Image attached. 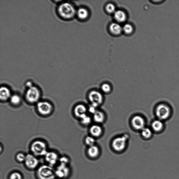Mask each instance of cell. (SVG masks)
<instances>
[{
	"mask_svg": "<svg viewBox=\"0 0 179 179\" xmlns=\"http://www.w3.org/2000/svg\"><path fill=\"white\" fill-rule=\"evenodd\" d=\"M101 88L103 91L105 93H108L111 91V88L110 85L108 84H103Z\"/></svg>",
	"mask_w": 179,
	"mask_h": 179,
	"instance_id": "f1b7e54d",
	"label": "cell"
},
{
	"mask_svg": "<svg viewBox=\"0 0 179 179\" xmlns=\"http://www.w3.org/2000/svg\"><path fill=\"white\" fill-rule=\"evenodd\" d=\"M93 119L96 122L98 123H102L105 119L104 114L102 112L97 111L93 115Z\"/></svg>",
	"mask_w": 179,
	"mask_h": 179,
	"instance_id": "ffe728a7",
	"label": "cell"
},
{
	"mask_svg": "<svg viewBox=\"0 0 179 179\" xmlns=\"http://www.w3.org/2000/svg\"><path fill=\"white\" fill-rule=\"evenodd\" d=\"M165 2V1H163V0H157V1L155 0V1H152L153 3L156 5H160L162 4Z\"/></svg>",
	"mask_w": 179,
	"mask_h": 179,
	"instance_id": "d6a6232c",
	"label": "cell"
},
{
	"mask_svg": "<svg viewBox=\"0 0 179 179\" xmlns=\"http://www.w3.org/2000/svg\"><path fill=\"white\" fill-rule=\"evenodd\" d=\"M76 15L79 19L85 20L88 17L89 12L86 9L84 8H79L77 10Z\"/></svg>",
	"mask_w": 179,
	"mask_h": 179,
	"instance_id": "ac0fdd59",
	"label": "cell"
},
{
	"mask_svg": "<svg viewBox=\"0 0 179 179\" xmlns=\"http://www.w3.org/2000/svg\"><path fill=\"white\" fill-rule=\"evenodd\" d=\"M70 170L68 165L59 163L55 170L56 177L59 179H65L68 177Z\"/></svg>",
	"mask_w": 179,
	"mask_h": 179,
	"instance_id": "8992f818",
	"label": "cell"
},
{
	"mask_svg": "<svg viewBox=\"0 0 179 179\" xmlns=\"http://www.w3.org/2000/svg\"><path fill=\"white\" fill-rule=\"evenodd\" d=\"M38 179H55V170L49 165H43L39 167L36 172Z\"/></svg>",
	"mask_w": 179,
	"mask_h": 179,
	"instance_id": "7a4b0ae2",
	"label": "cell"
},
{
	"mask_svg": "<svg viewBox=\"0 0 179 179\" xmlns=\"http://www.w3.org/2000/svg\"><path fill=\"white\" fill-rule=\"evenodd\" d=\"M123 30L126 34H130L133 32V28L131 25L127 24L124 25Z\"/></svg>",
	"mask_w": 179,
	"mask_h": 179,
	"instance_id": "cb8c5ba5",
	"label": "cell"
},
{
	"mask_svg": "<svg viewBox=\"0 0 179 179\" xmlns=\"http://www.w3.org/2000/svg\"><path fill=\"white\" fill-rule=\"evenodd\" d=\"M128 137V135L126 134L114 140L112 142V147L114 149L118 152L122 151L126 146V142Z\"/></svg>",
	"mask_w": 179,
	"mask_h": 179,
	"instance_id": "52a82bcc",
	"label": "cell"
},
{
	"mask_svg": "<svg viewBox=\"0 0 179 179\" xmlns=\"http://www.w3.org/2000/svg\"><path fill=\"white\" fill-rule=\"evenodd\" d=\"M10 100L12 104L15 105H19L21 101V99L19 96L17 95L11 96Z\"/></svg>",
	"mask_w": 179,
	"mask_h": 179,
	"instance_id": "603a6c76",
	"label": "cell"
},
{
	"mask_svg": "<svg viewBox=\"0 0 179 179\" xmlns=\"http://www.w3.org/2000/svg\"><path fill=\"white\" fill-rule=\"evenodd\" d=\"M89 98L92 104V105L96 108H97L103 102V96L99 92L93 91L90 93Z\"/></svg>",
	"mask_w": 179,
	"mask_h": 179,
	"instance_id": "30bf717a",
	"label": "cell"
},
{
	"mask_svg": "<svg viewBox=\"0 0 179 179\" xmlns=\"http://www.w3.org/2000/svg\"><path fill=\"white\" fill-rule=\"evenodd\" d=\"M26 155L22 153H19L16 156V159L17 161L19 163H24L26 158Z\"/></svg>",
	"mask_w": 179,
	"mask_h": 179,
	"instance_id": "d4e9b609",
	"label": "cell"
},
{
	"mask_svg": "<svg viewBox=\"0 0 179 179\" xmlns=\"http://www.w3.org/2000/svg\"><path fill=\"white\" fill-rule=\"evenodd\" d=\"M40 97V92L37 87L33 86L28 88L26 93V100L31 103H35L38 102Z\"/></svg>",
	"mask_w": 179,
	"mask_h": 179,
	"instance_id": "5b68a950",
	"label": "cell"
},
{
	"mask_svg": "<svg viewBox=\"0 0 179 179\" xmlns=\"http://www.w3.org/2000/svg\"><path fill=\"white\" fill-rule=\"evenodd\" d=\"M39 161L34 155L28 154L26 155L24 162L26 167L30 170H34L37 168L39 165Z\"/></svg>",
	"mask_w": 179,
	"mask_h": 179,
	"instance_id": "9c48e42d",
	"label": "cell"
},
{
	"mask_svg": "<svg viewBox=\"0 0 179 179\" xmlns=\"http://www.w3.org/2000/svg\"><path fill=\"white\" fill-rule=\"evenodd\" d=\"M46 161L48 165L53 167L59 162V157L58 154L53 152H48L45 156Z\"/></svg>",
	"mask_w": 179,
	"mask_h": 179,
	"instance_id": "8fae6325",
	"label": "cell"
},
{
	"mask_svg": "<svg viewBox=\"0 0 179 179\" xmlns=\"http://www.w3.org/2000/svg\"><path fill=\"white\" fill-rule=\"evenodd\" d=\"M87 108L83 105L79 104L75 108L74 113L77 117L81 119L84 118L87 116Z\"/></svg>",
	"mask_w": 179,
	"mask_h": 179,
	"instance_id": "4fadbf2b",
	"label": "cell"
},
{
	"mask_svg": "<svg viewBox=\"0 0 179 179\" xmlns=\"http://www.w3.org/2000/svg\"><path fill=\"white\" fill-rule=\"evenodd\" d=\"M152 128L154 132H159L162 131L164 128V124L162 121L158 119L153 121L152 124Z\"/></svg>",
	"mask_w": 179,
	"mask_h": 179,
	"instance_id": "9a60e30c",
	"label": "cell"
},
{
	"mask_svg": "<svg viewBox=\"0 0 179 179\" xmlns=\"http://www.w3.org/2000/svg\"><path fill=\"white\" fill-rule=\"evenodd\" d=\"M91 133L95 137H98L100 136L102 133V129L99 126L94 125L92 126L90 129Z\"/></svg>",
	"mask_w": 179,
	"mask_h": 179,
	"instance_id": "d6986e66",
	"label": "cell"
},
{
	"mask_svg": "<svg viewBox=\"0 0 179 179\" xmlns=\"http://www.w3.org/2000/svg\"><path fill=\"white\" fill-rule=\"evenodd\" d=\"M59 163L68 165L69 163V159L67 157H61L59 158Z\"/></svg>",
	"mask_w": 179,
	"mask_h": 179,
	"instance_id": "4dcf8cb0",
	"label": "cell"
},
{
	"mask_svg": "<svg viewBox=\"0 0 179 179\" xmlns=\"http://www.w3.org/2000/svg\"><path fill=\"white\" fill-rule=\"evenodd\" d=\"M37 108L41 115L47 116L50 115L53 110V106L50 103L47 102H40L38 103Z\"/></svg>",
	"mask_w": 179,
	"mask_h": 179,
	"instance_id": "ba28073f",
	"label": "cell"
},
{
	"mask_svg": "<svg viewBox=\"0 0 179 179\" xmlns=\"http://www.w3.org/2000/svg\"><path fill=\"white\" fill-rule=\"evenodd\" d=\"M77 10L71 2L67 1L59 2L56 8V14L59 19L67 21L73 19Z\"/></svg>",
	"mask_w": 179,
	"mask_h": 179,
	"instance_id": "6da1fadb",
	"label": "cell"
},
{
	"mask_svg": "<svg viewBox=\"0 0 179 179\" xmlns=\"http://www.w3.org/2000/svg\"><path fill=\"white\" fill-rule=\"evenodd\" d=\"M145 124L144 119L140 116H136L132 119V125L136 130L143 129L144 128Z\"/></svg>",
	"mask_w": 179,
	"mask_h": 179,
	"instance_id": "7c38bea8",
	"label": "cell"
},
{
	"mask_svg": "<svg viewBox=\"0 0 179 179\" xmlns=\"http://www.w3.org/2000/svg\"><path fill=\"white\" fill-rule=\"evenodd\" d=\"M171 111L170 108L165 104L158 105L155 110V114L158 119L163 121L170 117Z\"/></svg>",
	"mask_w": 179,
	"mask_h": 179,
	"instance_id": "277c9868",
	"label": "cell"
},
{
	"mask_svg": "<svg viewBox=\"0 0 179 179\" xmlns=\"http://www.w3.org/2000/svg\"><path fill=\"white\" fill-rule=\"evenodd\" d=\"M88 153L91 157H96L99 153V148L95 145L90 146L88 150Z\"/></svg>",
	"mask_w": 179,
	"mask_h": 179,
	"instance_id": "44dd1931",
	"label": "cell"
},
{
	"mask_svg": "<svg viewBox=\"0 0 179 179\" xmlns=\"http://www.w3.org/2000/svg\"><path fill=\"white\" fill-rule=\"evenodd\" d=\"M106 11L109 13L112 14L115 13L116 11V7L115 6L112 4L110 3L107 4L106 7Z\"/></svg>",
	"mask_w": 179,
	"mask_h": 179,
	"instance_id": "4316f807",
	"label": "cell"
},
{
	"mask_svg": "<svg viewBox=\"0 0 179 179\" xmlns=\"http://www.w3.org/2000/svg\"><path fill=\"white\" fill-rule=\"evenodd\" d=\"M89 111L90 113L94 115L97 111L96 110V108L94 107V106L92 105L89 108Z\"/></svg>",
	"mask_w": 179,
	"mask_h": 179,
	"instance_id": "1f68e13d",
	"label": "cell"
},
{
	"mask_svg": "<svg viewBox=\"0 0 179 179\" xmlns=\"http://www.w3.org/2000/svg\"><path fill=\"white\" fill-rule=\"evenodd\" d=\"M11 96V92L7 87H2L0 89V98L2 101H6L10 99Z\"/></svg>",
	"mask_w": 179,
	"mask_h": 179,
	"instance_id": "5bb4252c",
	"label": "cell"
},
{
	"mask_svg": "<svg viewBox=\"0 0 179 179\" xmlns=\"http://www.w3.org/2000/svg\"><path fill=\"white\" fill-rule=\"evenodd\" d=\"M110 32L113 34L116 35H120L123 31V28L121 26L116 23H113L110 26Z\"/></svg>",
	"mask_w": 179,
	"mask_h": 179,
	"instance_id": "e0dca14e",
	"label": "cell"
},
{
	"mask_svg": "<svg viewBox=\"0 0 179 179\" xmlns=\"http://www.w3.org/2000/svg\"><path fill=\"white\" fill-rule=\"evenodd\" d=\"M26 85L28 88H30L33 86L32 83L30 81H28L26 83Z\"/></svg>",
	"mask_w": 179,
	"mask_h": 179,
	"instance_id": "836d02e7",
	"label": "cell"
},
{
	"mask_svg": "<svg viewBox=\"0 0 179 179\" xmlns=\"http://www.w3.org/2000/svg\"><path fill=\"white\" fill-rule=\"evenodd\" d=\"M31 150L32 154L36 157H45L47 153V146L45 142L36 141L31 144Z\"/></svg>",
	"mask_w": 179,
	"mask_h": 179,
	"instance_id": "3957f363",
	"label": "cell"
},
{
	"mask_svg": "<svg viewBox=\"0 0 179 179\" xmlns=\"http://www.w3.org/2000/svg\"><path fill=\"white\" fill-rule=\"evenodd\" d=\"M92 119L89 116H87L81 119L82 123L85 125H87L91 122Z\"/></svg>",
	"mask_w": 179,
	"mask_h": 179,
	"instance_id": "f546056e",
	"label": "cell"
},
{
	"mask_svg": "<svg viewBox=\"0 0 179 179\" xmlns=\"http://www.w3.org/2000/svg\"><path fill=\"white\" fill-rule=\"evenodd\" d=\"M9 179H23L21 173L18 172H14L10 175Z\"/></svg>",
	"mask_w": 179,
	"mask_h": 179,
	"instance_id": "484cf974",
	"label": "cell"
},
{
	"mask_svg": "<svg viewBox=\"0 0 179 179\" xmlns=\"http://www.w3.org/2000/svg\"><path fill=\"white\" fill-rule=\"evenodd\" d=\"M142 135L145 138H150L152 135V132L151 130L148 128H144L142 130Z\"/></svg>",
	"mask_w": 179,
	"mask_h": 179,
	"instance_id": "7402d4cb",
	"label": "cell"
},
{
	"mask_svg": "<svg viewBox=\"0 0 179 179\" xmlns=\"http://www.w3.org/2000/svg\"><path fill=\"white\" fill-rule=\"evenodd\" d=\"M114 18L116 21L121 23L125 21L127 17L125 13L119 10L114 13Z\"/></svg>",
	"mask_w": 179,
	"mask_h": 179,
	"instance_id": "2e32d148",
	"label": "cell"
},
{
	"mask_svg": "<svg viewBox=\"0 0 179 179\" xmlns=\"http://www.w3.org/2000/svg\"><path fill=\"white\" fill-rule=\"evenodd\" d=\"M95 140L93 137L91 136H88L85 139V142L88 146H92L94 145Z\"/></svg>",
	"mask_w": 179,
	"mask_h": 179,
	"instance_id": "83f0119b",
	"label": "cell"
}]
</instances>
